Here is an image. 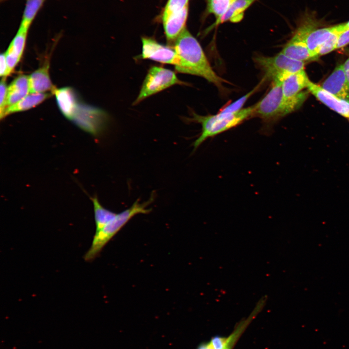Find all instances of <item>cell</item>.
<instances>
[{
    "instance_id": "1",
    "label": "cell",
    "mask_w": 349,
    "mask_h": 349,
    "mask_svg": "<svg viewBox=\"0 0 349 349\" xmlns=\"http://www.w3.org/2000/svg\"><path fill=\"white\" fill-rule=\"evenodd\" d=\"M173 48L179 59L174 66L177 72L203 78L220 89L223 83H229L214 71L199 42L187 28L175 40Z\"/></svg>"
},
{
    "instance_id": "2",
    "label": "cell",
    "mask_w": 349,
    "mask_h": 349,
    "mask_svg": "<svg viewBox=\"0 0 349 349\" xmlns=\"http://www.w3.org/2000/svg\"><path fill=\"white\" fill-rule=\"evenodd\" d=\"M306 92L292 98H286L283 93L281 82L274 81L269 92L255 104L254 116L266 122L275 121L298 109L305 100Z\"/></svg>"
},
{
    "instance_id": "3",
    "label": "cell",
    "mask_w": 349,
    "mask_h": 349,
    "mask_svg": "<svg viewBox=\"0 0 349 349\" xmlns=\"http://www.w3.org/2000/svg\"><path fill=\"white\" fill-rule=\"evenodd\" d=\"M152 194L146 201L141 203L137 199L129 208L117 214L116 216L103 228L95 233L91 245L83 256L85 261L94 260L100 253L105 246L134 216L139 214H146L151 209L148 207L154 201Z\"/></svg>"
},
{
    "instance_id": "4",
    "label": "cell",
    "mask_w": 349,
    "mask_h": 349,
    "mask_svg": "<svg viewBox=\"0 0 349 349\" xmlns=\"http://www.w3.org/2000/svg\"><path fill=\"white\" fill-rule=\"evenodd\" d=\"M255 104L231 114L218 112L216 114L206 116L192 113L188 121L201 124L202 130L199 137L192 143L196 150L209 138L213 137L243 123L254 116Z\"/></svg>"
},
{
    "instance_id": "5",
    "label": "cell",
    "mask_w": 349,
    "mask_h": 349,
    "mask_svg": "<svg viewBox=\"0 0 349 349\" xmlns=\"http://www.w3.org/2000/svg\"><path fill=\"white\" fill-rule=\"evenodd\" d=\"M254 63L264 74L266 79L282 82L289 75L304 70L305 62L289 58L282 52L273 56L258 55Z\"/></svg>"
},
{
    "instance_id": "6",
    "label": "cell",
    "mask_w": 349,
    "mask_h": 349,
    "mask_svg": "<svg viewBox=\"0 0 349 349\" xmlns=\"http://www.w3.org/2000/svg\"><path fill=\"white\" fill-rule=\"evenodd\" d=\"M177 84L187 85L177 78L174 71L162 66H151L148 69L139 93L132 104L136 105L149 96Z\"/></svg>"
},
{
    "instance_id": "7",
    "label": "cell",
    "mask_w": 349,
    "mask_h": 349,
    "mask_svg": "<svg viewBox=\"0 0 349 349\" xmlns=\"http://www.w3.org/2000/svg\"><path fill=\"white\" fill-rule=\"evenodd\" d=\"M312 23L300 26L281 52L293 59L305 62L314 60L306 43L308 34L315 29Z\"/></svg>"
},
{
    "instance_id": "8",
    "label": "cell",
    "mask_w": 349,
    "mask_h": 349,
    "mask_svg": "<svg viewBox=\"0 0 349 349\" xmlns=\"http://www.w3.org/2000/svg\"><path fill=\"white\" fill-rule=\"evenodd\" d=\"M142 49L140 58L149 59L163 64L174 65L179 63V57L173 47L160 44L155 39L147 37L142 38Z\"/></svg>"
},
{
    "instance_id": "9",
    "label": "cell",
    "mask_w": 349,
    "mask_h": 349,
    "mask_svg": "<svg viewBox=\"0 0 349 349\" xmlns=\"http://www.w3.org/2000/svg\"><path fill=\"white\" fill-rule=\"evenodd\" d=\"M71 120L81 128L96 135L103 127L106 115L100 110L78 105Z\"/></svg>"
},
{
    "instance_id": "10",
    "label": "cell",
    "mask_w": 349,
    "mask_h": 349,
    "mask_svg": "<svg viewBox=\"0 0 349 349\" xmlns=\"http://www.w3.org/2000/svg\"><path fill=\"white\" fill-rule=\"evenodd\" d=\"M308 91L318 100L342 116L349 119V102L342 99L309 80Z\"/></svg>"
},
{
    "instance_id": "11",
    "label": "cell",
    "mask_w": 349,
    "mask_h": 349,
    "mask_svg": "<svg viewBox=\"0 0 349 349\" xmlns=\"http://www.w3.org/2000/svg\"><path fill=\"white\" fill-rule=\"evenodd\" d=\"M320 86L337 97L349 102V83L343 64L336 66Z\"/></svg>"
},
{
    "instance_id": "12",
    "label": "cell",
    "mask_w": 349,
    "mask_h": 349,
    "mask_svg": "<svg viewBox=\"0 0 349 349\" xmlns=\"http://www.w3.org/2000/svg\"><path fill=\"white\" fill-rule=\"evenodd\" d=\"M28 30L21 27L19 29L6 51L7 71L5 77L8 76L19 62L23 54Z\"/></svg>"
},
{
    "instance_id": "13",
    "label": "cell",
    "mask_w": 349,
    "mask_h": 349,
    "mask_svg": "<svg viewBox=\"0 0 349 349\" xmlns=\"http://www.w3.org/2000/svg\"><path fill=\"white\" fill-rule=\"evenodd\" d=\"M309 80L304 70L289 75L281 82L284 96L289 98L298 95L302 89L307 87Z\"/></svg>"
},
{
    "instance_id": "14",
    "label": "cell",
    "mask_w": 349,
    "mask_h": 349,
    "mask_svg": "<svg viewBox=\"0 0 349 349\" xmlns=\"http://www.w3.org/2000/svg\"><path fill=\"white\" fill-rule=\"evenodd\" d=\"M189 8L179 14L168 17L162 21L164 32L169 42H174L177 38L186 29Z\"/></svg>"
},
{
    "instance_id": "15",
    "label": "cell",
    "mask_w": 349,
    "mask_h": 349,
    "mask_svg": "<svg viewBox=\"0 0 349 349\" xmlns=\"http://www.w3.org/2000/svg\"><path fill=\"white\" fill-rule=\"evenodd\" d=\"M30 93L29 76L19 75L8 87L5 109L17 103Z\"/></svg>"
},
{
    "instance_id": "16",
    "label": "cell",
    "mask_w": 349,
    "mask_h": 349,
    "mask_svg": "<svg viewBox=\"0 0 349 349\" xmlns=\"http://www.w3.org/2000/svg\"><path fill=\"white\" fill-rule=\"evenodd\" d=\"M30 93H52L55 88L53 85L48 73V65L39 68L29 76Z\"/></svg>"
},
{
    "instance_id": "17",
    "label": "cell",
    "mask_w": 349,
    "mask_h": 349,
    "mask_svg": "<svg viewBox=\"0 0 349 349\" xmlns=\"http://www.w3.org/2000/svg\"><path fill=\"white\" fill-rule=\"evenodd\" d=\"M52 93L56 96L58 106L62 113L71 120L78 106L73 90L67 87L55 88Z\"/></svg>"
},
{
    "instance_id": "18",
    "label": "cell",
    "mask_w": 349,
    "mask_h": 349,
    "mask_svg": "<svg viewBox=\"0 0 349 349\" xmlns=\"http://www.w3.org/2000/svg\"><path fill=\"white\" fill-rule=\"evenodd\" d=\"M336 25L320 29H314L308 34L306 43L314 60L318 58V53L322 45L334 31Z\"/></svg>"
},
{
    "instance_id": "19",
    "label": "cell",
    "mask_w": 349,
    "mask_h": 349,
    "mask_svg": "<svg viewBox=\"0 0 349 349\" xmlns=\"http://www.w3.org/2000/svg\"><path fill=\"white\" fill-rule=\"evenodd\" d=\"M50 95V94L46 93H30L17 103L6 108L0 115V118L14 112L24 111L34 107Z\"/></svg>"
},
{
    "instance_id": "20",
    "label": "cell",
    "mask_w": 349,
    "mask_h": 349,
    "mask_svg": "<svg viewBox=\"0 0 349 349\" xmlns=\"http://www.w3.org/2000/svg\"><path fill=\"white\" fill-rule=\"evenodd\" d=\"M256 0H236L226 13L216 19L212 28L227 21L238 22L242 18L244 11Z\"/></svg>"
},
{
    "instance_id": "21",
    "label": "cell",
    "mask_w": 349,
    "mask_h": 349,
    "mask_svg": "<svg viewBox=\"0 0 349 349\" xmlns=\"http://www.w3.org/2000/svg\"><path fill=\"white\" fill-rule=\"evenodd\" d=\"M91 199L94 205L95 232H97L111 221L117 213L104 207L96 196L91 197Z\"/></svg>"
},
{
    "instance_id": "22",
    "label": "cell",
    "mask_w": 349,
    "mask_h": 349,
    "mask_svg": "<svg viewBox=\"0 0 349 349\" xmlns=\"http://www.w3.org/2000/svg\"><path fill=\"white\" fill-rule=\"evenodd\" d=\"M45 0H27L20 27L29 29Z\"/></svg>"
},
{
    "instance_id": "23",
    "label": "cell",
    "mask_w": 349,
    "mask_h": 349,
    "mask_svg": "<svg viewBox=\"0 0 349 349\" xmlns=\"http://www.w3.org/2000/svg\"><path fill=\"white\" fill-rule=\"evenodd\" d=\"M345 30H346L345 23L336 25L334 31L321 46L318 53V57L336 49L339 36Z\"/></svg>"
},
{
    "instance_id": "24",
    "label": "cell",
    "mask_w": 349,
    "mask_h": 349,
    "mask_svg": "<svg viewBox=\"0 0 349 349\" xmlns=\"http://www.w3.org/2000/svg\"><path fill=\"white\" fill-rule=\"evenodd\" d=\"M190 0H168L163 11L162 21L189 8Z\"/></svg>"
},
{
    "instance_id": "25",
    "label": "cell",
    "mask_w": 349,
    "mask_h": 349,
    "mask_svg": "<svg viewBox=\"0 0 349 349\" xmlns=\"http://www.w3.org/2000/svg\"><path fill=\"white\" fill-rule=\"evenodd\" d=\"M236 0H207V12L216 19L222 16Z\"/></svg>"
},
{
    "instance_id": "26",
    "label": "cell",
    "mask_w": 349,
    "mask_h": 349,
    "mask_svg": "<svg viewBox=\"0 0 349 349\" xmlns=\"http://www.w3.org/2000/svg\"><path fill=\"white\" fill-rule=\"evenodd\" d=\"M263 81V80H262L259 84H258L254 89L247 93L244 95L240 97L237 100L234 101L231 104H230L224 107L223 108L220 110V112L225 114H231L238 111L243 109L242 107L247 101V100L254 93L259 89V87L261 85V83Z\"/></svg>"
},
{
    "instance_id": "27",
    "label": "cell",
    "mask_w": 349,
    "mask_h": 349,
    "mask_svg": "<svg viewBox=\"0 0 349 349\" xmlns=\"http://www.w3.org/2000/svg\"><path fill=\"white\" fill-rule=\"evenodd\" d=\"M8 87L6 83V77H3L0 84V113L3 112L6 106Z\"/></svg>"
},
{
    "instance_id": "28",
    "label": "cell",
    "mask_w": 349,
    "mask_h": 349,
    "mask_svg": "<svg viewBox=\"0 0 349 349\" xmlns=\"http://www.w3.org/2000/svg\"><path fill=\"white\" fill-rule=\"evenodd\" d=\"M349 44V29L343 32L339 36L336 49L343 48Z\"/></svg>"
},
{
    "instance_id": "29",
    "label": "cell",
    "mask_w": 349,
    "mask_h": 349,
    "mask_svg": "<svg viewBox=\"0 0 349 349\" xmlns=\"http://www.w3.org/2000/svg\"><path fill=\"white\" fill-rule=\"evenodd\" d=\"M0 75L1 77H5L7 71V63L6 61L5 53H2L0 57Z\"/></svg>"
},
{
    "instance_id": "30",
    "label": "cell",
    "mask_w": 349,
    "mask_h": 349,
    "mask_svg": "<svg viewBox=\"0 0 349 349\" xmlns=\"http://www.w3.org/2000/svg\"><path fill=\"white\" fill-rule=\"evenodd\" d=\"M343 64L344 72L349 83V57Z\"/></svg>"
},
{
    "instance_id": "31",
    "label": "cell",
    "mask_w": 349,
    "mask_h": 349,
    "mask_svg": "<svg viewBox=\"0 0 349 349\" xmlns=\"http://www.w3.org/2000/svg\"><path fill=\"white\" fill-rule=\"evenodd\" d=\"M197 349H212L209 344V343H204L200 345Z\"/></svg>"
},
{
    "instance_id": "32",
    "label": "cell",
    "mask_w": 349,
    "mask_h": 349,
    "mask_svg": "<svg viewBox=\"0 0 349 349\" xmlns=\"http://www.w3.org/2000/svg\"><path fill=\"white\" fill-rule=\"evenodd\" d=\"M346 24V29L347 30L349 29V21L347 22Z\"/></svg>"
},
{
    "instance_id": "33",
    "label": "cell",
    "mask_w": 349,
    "mask_h": 349,
    "mask_svg": "<svg viewBox=\"0 0 349 349\" xmlns=\"http://www.w3.org/2000/svg\"></svg>"
}]
</instances>
